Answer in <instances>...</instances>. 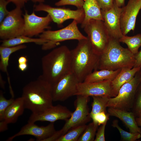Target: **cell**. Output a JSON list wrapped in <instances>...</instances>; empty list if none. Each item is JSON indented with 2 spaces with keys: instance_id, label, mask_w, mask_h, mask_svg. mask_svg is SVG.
<instances>
[{
  "instance_id": "6da1fadb",
  "label": "cell",
  "mask_w": 141,
  "mask_h": 141,
  "mask_svg": "<svg viewBox=\"0 0 141 141\" xmlns=\"http://www.w3.org/2000/svg\"><path fill=\"white\" fill-rule=\"evenodd\" d=\"M43 78L51 85L71 72L70 50L66 45L55 48L42 59Z\"/></svg>"
},
{
  "instance_id": "7a4b0ae2",
  "label": "cell",
  "mask_w": 141,
  "mask_h": 141,
  "mask_svg": "<svg viewBox=\"0 0 141 141\" xmlns=\"http://www.w3.org/2000/svg\"><path fill=\"white\" fill-rule=\"evenodd\" d=\"M51 87V85L41 75L27 84L22 89L21 96L25 109L37 114L53 106Z\"/></svg>"
},
{
  "instance_id": "3957f363",
  "label": "cell",
  "mask_w": 141,
  "mask_h": 141,
  "mask_svg": "<svg viewBox=\"0 0 141 141\" xmlns=\"http://www.w3.org/2000/svg\"><path fill=\"white\" fill-rule=\"evenodd\" d=\"M78 41L77 46L70 50L71 72L82 82L97 70L99 56L94 51L87 38Z\"/></svg>"
},
{
  "instance_id": "277c9868",
  "label": "cell",
  "mask_w": 141,
  "mask_h": 141,
  "mask_svg": "<svg viewBox=\"0 0 141 141\" xmlns=\"http://www.w3.org/2000/svg\"><path fill=\"white\" fill-rule=\"evenodd\" d=\"M120 43L118 40L110 37L107 47L99 56L97 70H115L133 67L134 54L128 48L122 47Z\"/></svg>"
},
{
  "instance_id": "5b68a950",
  "label": "cell",
  "mask_w": 141,
  "mask_h": 141,
  "mask_svg": "<svg viewBox=\"0 0 141 141\" xmlns=\"http://www.w3.org/2000/svg\"><path fill=\"white\" fill-rule=\"evenodd\" d=\"M74 105L75 111L70 117L66 121L65 124L60 130L56 131L51 136L45 141H56L68 131L78 126L86 124L91 120L88 103L89 97L81 95L77 96Z\"/></svg>"
},
{
  "instance_id": "8992f818",
  "label": "cell",
  "mask_w": 141,
  "mask_h": 141,
  "mask_svg": "<svg viewBox=\"0 0 141 141\" xmlns=\"http://www.w3.org/2000/svg\"><path fill=\"white\" fill-rule=\"evenodd\" d=\"M141 82V69L131 80L121 86L115 97L109 98L107 107L131 111L136 92Z\"/></svg>"
},
{
  "instance_id": "52a82bcc",
  "label": "cell",
  "mask_w": 141,
  "mask_h": 141,
  "mask_svg": "<svg viewBox=\"0 0 141 141\" xmlns=\"http://www.w3.org/2000/svg\"><path fill=\"white\" fill-rule=\"evenodd\" d=\"M76 21L73 20L68 25L61 29L55 31H45L39 35V38L45 40L46 42L43 44V50L52 49L60 42L64 41L76 40L78 41L85 39L87 37L80 31Z\"/></svg>"
},
{
  "instance_id": "ba28073f",
  "label": "cell",
  "mask_w": 141,
  "mask_h": 141,
  "mask_svg": "<svg viewBox=\"0 0 141 141\" xmlns=\"http://www.w3.org/2000/svg\"><path fill=\"white\" fill-rule=\"evenodd\" d=\"M83 28L93 50L99 56L106 48L110 37L103 21L91 20Z\"/></svg>"
},
{
  "instance_id": "9c48e42d",
  "label": "cell",
  "mask_w": 141,
  "mask_h": 141,
  "mask_svg": "<svg viewBox=\"0 0 141 141\" xmlns=\"http://www.w3.org/2000/svg\"><path fill=\"white\" fill-rule=\"evenodd\" d=\"M22 12L21 8L16 7L0 23V38L2 40L24 35L25 22Z\"/></svg>"
},
{
  "instance_id": "30bf717a",
  "label": "cell",
  "mask_w": 141,
  "mask_h": 141,
  "mask_svg": "<svg viewBox=\"0 0 141 141\" xmlns=\"http://www.w3.org/2000/svg\"><path fill=\"white\" fill-rule=\"evenodd\" d=\"M34 10L46 12L51 17L52 21L60 26L65 21L70 19L75 20L78 24H81L85 18V13L83 8L75 10L68 8L55 7L43 3L34 6Z\"/></svg>"
},
{
  "instance_id": "8fae6325",
  "label": "cell",
  "mask_w": 141,
  "mask_h": 141,
  "mask_svg": "<svg viewBox=\"0 0 141 141\" xmlns=\"http://www.w3.org/2000/svg\"><path fill=\"white\" fill-rule=\"evenodd\" d=\"M80 82L72 72L52 85L53 101H63L75 96L78 84Z\"/></svg>"
},
{
  "instance_id": "7c38bea8",
  "label": "cell",
  "mask_w": 141,
  "mask_h": 141,
  "mask_svg": "<svg viewBox=\"0 0 141 141\" xmlns=\"http://www.w3.org/2000/svg\"><path fill=\"white\" fill-rule=\"evenodd\" d=\"M23 16L25 22L23 35L30 37L40 34L50 28L49 25L52 21L49 14L44 17L39 16L34 11L30 14L26 11Z\"/></svg>"
},
{
  "instance_id": "4fadbf2b",
  "label": "cell",
  "mask_w": 141,
  "mask_h": 141,
  "mask_svg": "<svg viewBox=\"0 0 141 141\" xmlns=\"http://www.w3.org/2000/svg\"><path fill=\"white\" fill-rule=\"evenodd\" d=\"M111 81L105 80L92 83H79L77 86L75 96L113 97Z\"/></svg>"
},
{
  "instance_id": "5bb4252c",
  "label": "cell",
  "mask_w": 141,
  "mask_h": 141,
  "mask_svg": "<svg viewBox=\"0 0 141 141\" xmlns=\"http://www.w3.org/2000/svg\"><path fill=\"white\" fill-rule=\"evenodd\" d=\"M122 10V7L118 6L114 1L111 8L101 10L103 21L110 37L119 41L123 35L120 25V16Z\"/></svg>"
},
{
  "instance_id": "9a60e30c",
  "label": "cell",
  "mask_w": 141,
  "mask_h": 141,
  "mask_svg": "<svg viewBox=\"0 0 141 141\" xmlns=\"http://www.w3.org/2000/svg\"><path fill=\"white\" fill-rule=\"evenodd\" d=\"M120 16L121 28L123 35L131 30L134 31L137 16L141 9V0H129L122 7Z\"/></svg>"
},
{
  "instance_id": "2e32d148",
  "label": "cell",
  "mask_w": 141,
  "mask_h": 141,
  "mask_svg": "<svg viewBox=\"0 0 141 141\" xmlns=\"http://www.w3.org/2000/svg\"><path fill=\"white\" fill-rule=\"evenodd\" d=\"M56 131L54 122H50L46 126H39L34 122H28L18 132L9 137L6 140L11 141L16 137L20 136L30 135L35 137L37 141H45L52 135Z\"/></svg>"
},
{
  "instance_id": "e0dca14e",
  "label": "cell",
  "mask_w": 141,
  "mask_h": 141,
  "mask_svg": "<svg viewBox=\"0 0 141 141\" xmlns=\"http://www.w3.org/2000/svg\"><path fill=\"white\" fill-rule=\"evenodd\" d=\"M72 113L64 106L60 104L53 105L40 114L32 113L28 122L45 121L54 122L59 120L66 121L70 117Z\"/></svg>"
},
{
  "instance_id": "ac0fdd59",
  "label": "cell",
  "mask_w": 141,
  "mask_h": 141,
  "mask_svg": "<svg viewBox=\"0 0 141 141\" xmlns=\"http://www.w3.org/2000/svg\"><path fill=\"white\" fill-rule=\"evenodd\" d=\"M108 112L109 115L117 118L122 121L128 128L130 132L141 134V129L138 125L135 116L132 112L108 108Z\"/></svg>"
},
{
  "instance_id": "d6986e66",
  "label": "cell",
  "mask_w": 141,
  "mask_h": 141,
  "mask_svg": "<svg viewBox=\"0 0 141 141\" xmlns=\"http://www.w3.org/2000/svg\"><path fill=\"white\" fill-rule=\"evenodd\" d=\"M141 69V68H140L121 69L119 73L111 81L113 97L118 95L121 86L131 80L136 73Z\"/></svg>"
},
{
  "instance_id": "ffe728a7",
  "label": "cell",
  "mask_w": 141,
  "mask_h": 141,
  "mask_svg": "<svg viewBox=\"0 0 141 141\" xmlns=\"http://www.w3.org/2000/svg\"><path fill=\"white\" fill-rule=\"evenodd\" d=\"M25 108L21 97L15 99L6 110L4 120L2 121L8 125L16 122L19 117L23 114Z\"/></svg>"
},
{
  "instance_id": "44dd1931",
  "label": "cell",
  "mask_w": 141,
  "mask_h": 141,
  "mask_svg": "<svg viewBox=\"0 0 141 141\" xmlns=\"http://www.w3.org/2000/svg\"><path fill=\"white\" fill-rule=\"evenodd\" d=\"M83 8L85 13V18L81 27L83 28L85 24L91 20H103L101 10L96 0H84Z\"/></svg>"
},
{
  "instance_id": "7402d4cb",
  "label": "cell",
  "mask_w": 141,
  "mask_h": 141,
  "mask_svg": "<svg viewBox=\"0 0 141 141\" xmlns=\"http://www.w3.org/2000/svg\"><path fill=\"white\" fill-rule=\"evenodd\" d=\"M121 69L115 70L106 69L95 70L89 75L83 82L92 83L105 80L112 81L120 72Z\"/></svg>"
},
{
  "instance_id": "603a6c76",
  "label": "cell",
  "mask_w": 141,
  "mask_h": 141,
  "mask_svg": "<svg viewBox=\"0 0 141 141\" xmlns=\"http://www.w3.org/2000/svg\"><path fill=\"white\" fill-rule=\"evenodd\" d=\"M24 44L11 47L0 46V69L3 72H7L9 61L10 55L13 53L20 50L25 48Z\"/></svg>"
},
{
  "instance_id": "cb8c5ba5",
  "label": "cell",
  "mask_w": 141,
  "mask_h": 141,
  "mask_svg": "<svg viewBox=\"0 0 141 141\" xmlns=\"http://www.w3.org/2000/svg\"><path fill=\"white\" fill-rule=\"evenodd\" d=\"M2 42L1 46L11 47L31 43L42 45L45 43L46 41L45 40L40 38H33L24 35H21L12 38L3 40Z\"/></svg>"
},
{
  "instance_id": "d4e9b609",
  "label": "cell",
  "mask_w": 141,
  "mask_h": 141,
  "mask_svg": "<svg viewBox=\"0 0 141 141\" xmlns=\"http://www.w3.org/2000/svg\"><path fill=\"white\" fill-rule=\"evenodd\" d=\"M93 101L91 104L92 109L90 116L91 117L102 112L107 113V104L110 97L100 96H92Z\"/></svg>"
},
{
  "instance_id": "484cf974",
  "label": "cell",
  "mask_w": 141,
  "mask_h": 141,
  "mask_svg": "<svg viewBox=\"0 0 141 141\" xmlns=\"http://www.w3.org/2000/svg\"><path fill=\"white\" fill-rule=\"evenodd\" d=\"M119 41L126 44L128 49L134 54L138 52L139 48L141 46V34L131 37L123 35Z\"/></svg>"
},
{
  "instance_id": "4316f807",
  "label": "cell",
  "mask_w": 141,
  "mask_h": 141,
  "mask_svg": "<svg viewBox=\"0 0 141 141\" xmlns=\"http://www.w3.org/2000/svg\"><path fill=\"white\" fill-rule=\"evenodd\" d=\"M86 125V124H84L73 128L59 138L56 141H78Z\"/></svg>"
},
{
  "instance_id": "83f0119b",
  "label": "cell",
  "mask_w": 141,
  "mask_h": 141,
  "mask_svg": "<svg viewBox=\"0 0 141 141\" xmlns=\"http://www.w3.org/2000/svg\"><path fill=\"white\" fill-rule=\"evenodd\" d=\"M98 126L97 124L93 122L87 125L78 141H94Z\"/></svg>"
},
{
  "instance_id": "f1b7e54d",
  "label": "cell",
  "mask_w": 141,
  "mask_h": 141,
  "mask_svg": "<svg viewBox=\"0 0 141 141\" xmlns=\"http://www.w3.org/2000/svg\"><path fill=\"white\" fill-rule=\"evenodd\" d=\"M118 121L117 120H114L111 125L117 129L119 131L121 138L124 141H135L141 137V134L133 133L126 131L122 129L119 125Z\"/></svg>"
},
{
  "instance_id": "f546056e",
  "label": "cell",
  "mask_w": 141,
  "mask_h": 141,
  "mask_svg": "<svg viewBox=\"0 0 141 141\" xmlns=\"http://www.w3.org/2000/svg\"><path fill=\"white\" fill-rule=\"evenodd\" d=\"M131 111L136 118L141 116V82L137 89Z\"/></svg>"
},
{
  "instance_id": "4dcf8cb0",
  "label": "cell",
  "mask_w": 141,
  "mask_h": 141,
  "mask_svg": "<svg viewBox=\"0 0 141 141\" xmlns=\"http://www.w3.org/2000/svg\"><path fill=\"white\" fill-rule=\"evenodd\" d=\"M15 99L14 95L9 99H6L4 97L2 91L0 92V122L4 120L5 111L7 108L11 104Z\"/></svg>"
},
{
  "instance_id": "1f68e13d",
  "label": "cell",
  "mask_w": 141,
  "mask_h": 141,
  "mask_svg": "<svg viewBox=\"0 0 141 141\" xmlns=\"http://www.w3.org/2000/svg\"><path fill=\"white\" fill-rule=\"evenodd\" d=\"M84 0H60L55 3L57 6L71 5L74 6L77 9L83 8L84 3Z\"/></svg>"
},
{
  "instance_id": "d6a6232c",
  "label": "cell",
  "mask_w": 141,
  "mask_h": 141,
  "mask_svg": "<svg viewBox=\"0 0 141 141\" xmlns=\"http://www.w3.org/2000/svg\"><path fill=\"white\" fill-rule=\"evenodd\" d=\"M109 114L108 113L102 112L93 116L91 117L93 122L98 126L104 124L109 119Z\"/></svg>"
},
{
  "instance_id": "836d02e7",
  "label": "cell",
  "mask_w": 141,
  "mask_h": 141,
  "mask_svg": "<svg viewBox=\"0 0 141 141\" xmlns=\"http://www.w3.org/2000/svg\"><path fill=\"white\" fill-rule=\"evenodd\" d=\"M9 2L7 0H0V24L9 13L7 6Z\"/></svg>"
},
{
  "instance_id": "e575fe53",
  "label": "cell",
  "mask_w": 141,
  "mask_h": 141,
  "mask_svg": "<svg viewBox=\"0 0 141 141\" xmlns=\"http://www.w3.org/2000/svg\"><path fill=\"white\" fill-rule=\"evenodd\" d=\"M107 121H106L104 124L101 125L98 129L96 133V137L94 141H105V126Z\"/></svg>"
},
{
  "instance_id": "d590c367",
  "label": "cell",
  "mask_w": 141,
  "mask_h": 141,
  "mask_svg": "<svg viewBox=\"0 0 141 141\" xmlns=\"http://www.w3.org/2000/svg\"><path fill=\"white\" fill-rule=\"evenodd\" d=\"M101 10H107L111 8L114 5V0H96Z\"/></svg>"
},
{
  "instance_id": "8d00e7d4",
  "label": "cell",
  "mask_w": 141,
  "mask_h": 141,
  "mask_svg": "<svg viewBox=\"0 0 141 141\" xmlns=\"http://www.w3.org/2000/svg\"><path fill=\"white\" fill-rule=\"evenodd\" d=\"M134 55L135 62L133 68H141V50Z\"/></svg>"
},
{
  "instance_id": "74e56055",
  "label": "cell",
  "mask_w": 141,
  "mask_h": 141,
  "mask_svg": "<svg viewBox=\"0 0 141 141\" xmlns=\"http://www.w3.org/2000/svg\"><path fill=\"white\" fill-rule=\"evenodd\" d=\"M14 4L16 7L21 8L24 6L25 3L28 0H7Z\"/></svg>"
},
{
  "instance_id": "f35d334b",
  "label": "cell",
  "mask_w": 141,
  "mask_h": 141,
  "mask_svg": "<svg viewBox=\"0 0 141 141\" xmlns=\"http://www.w3.org/2000/svg\"><path fill=\"white\" fill-rule=\"evenodd\" d=\"M28 67L27 63L19 64L18 67L19 69L22 71L26 70Z\"/></svg>"
},
{
  "instance_id": "ab89813d",
  "label": "cell",
  "mask_w": 141,
  "mask_h": 141,
  "mask_svg": "<svg viewBox=\"0 0 141 141\" xmlns=\"http://www.w3.org/2000/svg\"><path fill=\"white\" fill-rule=\"evenodd\" d=\"M28 60L26 56H21L18 59L19 64L27 63Z\"/></svg>"
},
{
  "instance_id": "60d3db41",
  "label": "cell",
  "mask_w": 141,
  "mask_h": 141,
  "mask_svg": "<svg viewBox=\"0 0 141 141\" xmlns=\"http://www.w3.org/2000/svg\"><path fill=\"white\" fill-rule=\"evenodd\" d=\"M125 0H114L117 5L119 7H124L125 5Z\"/></svg>"
},
{
  "instance_id": "b9f144b4",
  "label": "cell",
  "mask_w": 141,
  "mask_h": 141,
  "mask_svg": "<svg viewBox=\"0 0 141 141\" xmlns=\"http://www.w3.org/2000/svg\"><path fill=\"white\" fill-rule=\"evenodd\" d=\"M136 120L138 126L141 127V116L136 118Z\"/></svg>"
},
{
  "instance_id": "7bdbcfd3",
  "label": "cell",
  "mask_w": 141,
  "mask_h": 141,
  "mask_svg": "<svg viewBox=\"0 0 141 141\" xmlns=\"http://www.w3.org/2000/svg\"><path fill=\"white\" fill-rule=\"evenodd\" d=\"M2 77L1 75V76L0 75V85L1 87L3 89H4V88L5 82L2 79Z\"/></svg>"
},
{
  "instance_id": "ee69618b",
  "label": "cell",
  "mask_w": 141,
  "mask_h": 141,
  "mask_svg": "<svg viewBox=\"0 0 141 141\" xmlns=\"http://www.w3.org/2000/svg\"><path fill=\"white\" fill-rule=\"evenodd\" d=\"M34 2H38L40 3H43L45 2V0H31Z\"/></svg>"
}]
</instances>
